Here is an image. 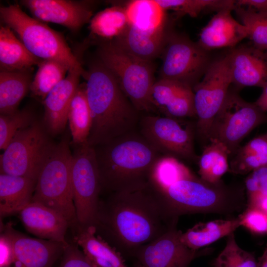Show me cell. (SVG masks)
<instances>
[{"mask_svg":"<svg viewBox=\"0 0 267 267\" xmlns=\"http://www.w3.org/2000/svg\"><path fill=\"white\" fill-rule=\"evenodd\" d=\"M254 254L240 248L234 232L227 236L225 247L212 262L213 267H257Z\"/></svg>","mask_w":267,"mask_h":267,"instance_id":"obj_36","label":"cell"},{"mask_svg":"<svg viewBox=\"0 0 267 267\" xmlns=\"http://www.w3.org/2000/svg\"><path fill=\"white\" fill-rule=\"evenodd\" d=\"M266 52H267V50H266Z\"/></svg>","mask_w":267,"mask_h":267,"instance_id":"obj_48","label":"cell"},{"mask_svg":"<svg viewBox=\"0 0 267 267\" xmlns=\"http://www.w3.org/2000/svg\"><path fill=\"white\" fill-rule=\"evenodd\" d=\"M83 77L91 117L88 143L95 147L135 130L139 112L103 63L92 64Z\"/></svg>","mask_w":267,"mask_h":267,"instance_id":"obj_3","label":"cell"},{"mask_svg":"<svg viewBox=\"0 0 267 267\" xmlns=\"http://www.w3.org/2000/svg\"><path fill=\"white\" fill-rule=\"evenodd\" d=\"M76 229L74 242L94 267H128L120 252L96 234L94 226Z\"/></svg>","mask_w":267,"mask_h":267,"instance_id":"obj_23","label":"cell"},{"mask_svg":"<svg viewBox=\"0 0 267 267\" xmlns=\"http://www.w3.org/2000/svg\"><path fill=\"white\" fill-rule=\"evenodd\" d=\"M59 267H94L74 243H68L64 248Z\"/></svg>","mask_w":267,"mask_h":267,"instance_id":"obj_41","label":"cell"},{"mask_svg":"<svg viewBox=\"0 0 267 267\" xmlns=\"http://www.w3.org/2000/svg\"><path fill=\"white\" fill-rule=\"evenodd\" d=\"M177 226L137 250L134 258L141 267H188L194 260L210 252L193 250L183 244L180 239L182 232Z\"/></svg>","mask_w":267,"mask_h":267,"instance_id":"obj_14","label":"cell"},{"mask_svg":"<svg viewBox=\"0 0 267 267\" xmlns=\"http://www.w3.org/2000/svg\"><path fill=\"white\" fill-rule=\"evenodd\" d=\"M0 226L12 244L14 261L12 267H51L68 244L30 237L15 230L10 222Z\"/></svg>","mask_w":267,"mask_h":267,"instance_id":"obj_15","label":"cell"},{"mask_svg":"<svg viewBox=\"0 0 267 267\" xmlns=\"http://www.w3.org/2000/svg\"><path fill=\"white\" fill-rule=\"evenodd\" d=\"M31 70L0 71V114H9L17 110L21 100L30 90L32 82Z\"/></svg>","mask_w":267,"mask_h":267,"instance_id":"obj_27","label":"cell"},{"mask_svg":"<svg viewBox=\"0 0 267 267\" xmlns=\"http://www.w3.org/2000/svg\"><path fill=\"white\" fill-rule=\"evenodd\" d=\"M14 261L10 239L4 232L0 235V267H12Z\"/></svg>","mask_w":267,"mask_h":267,"instance_id":"obj_42","label":"cell"},{"mask_svg":"<svg viewBox=\"0 0 267 267\" xmlns=\"http://www.w3.org/2000/svg\"><path fill=\"white\" fill-rule=\"evenodd\" d=\"M94 148L101 193L107 194L147 186L156 164L163 156L135 130Z\"/></svg>","mask_w":267,"mask_h":267,"instance_id":"obj_2","label":"cell"},{"mask_svg":"<svg viewBox=\"0 0 267 267\" xmlns=\"http://www.w3.org/2000/svg\"><path fill=\"white\" fill-rule=\"evenodd\" d=\"M231 160L229 170L232 173L244 175L267 165V155H263L245 150L240 147Z\"/></svg>","mask_w":267,"mask_h":267,"instance_id":"obj_38","label":"cell"},{"mask_svg":"<svg viewBox=\"0 0 267 267\" xmlns=\"http://www.w3.org/2000/svg\"><path fill=\"white\" fill-rule=\"evenodd\" d=\"M198 159L200 178L209 182L217 183L229 170L228 158L230 153L221 141L209 140Z\"/></svg>","mask_w":267,"mask_h":267,"instance_id":"obj_29","label":"cell"},{"mask_svg":"<svg viewBox=\"0 0 267 267\" xmlns=\"http://www.w3.org/2000/svg\"><path fill=\"white\" fill-rule=\"evenodd\" d=\"M236 6L248 7L257 11L267 12V0H238Z\"/></svg>","mask_w":267,"mask_h":267,"instance_id":"obj_43","label":"cell"},{"mask_svg":"<svg viewBox=\"0 0 267 267\" xmlns=\"http://www.w3.org/2000/svg\"><path fill=\"white\" fill-rule=\"evenodd\" d=\"M231 11L217 12L201 29L197 43L204 49L232 47L248 38L247 27L233 18Z\"/></svg>","mask_w":267,"mask_h":267,"instance_id":"obj_21","label":"cell"},{"mask_svg":"<svg viewBox=\"0 0 267 267\" xmlns=\"http://www.w3.org/2000/svg\"><path fill=\"white\" fill-rule=\"evenodd\" d=\"M238 218L240 226L257 235L267 234V215L257 208L247 207Z\"/></svg>","mask_w":267,"mask_h":267,"instance_id":"obj_40","label":"cell"},{"mask_svg":"<svg viewBox=\"0 0 267 267\" xmlns=\"http://www.w3.org/2000/svg\"><path fill=\"white\" fill-rule=\"evenodd\" d=\"M82 75L69 71L66 77L47 95L43 103L44 121L48 131L52 134L61 132L68 122L70 106L79 86Z\"/></svg>","mask_w":267,"mask_h":267,"instance_id":"obj_20","label":"cell"},{"mask_svg":"<svg viewBox=\"0 0 267 267\" xmlns=\"http://www.w3.org/2000/svg\"><path fill=\"white\" fill-rule=\"evenodd\" d=\"M125 8L112 6L94 15L89 22L90 35L102 42L111 41L121 35L129 25Z\"/></svg>","mask_w":267,"mask_h":267,"instance_id":"obj_28","label":"cell"},{"mask_svg":"<svg viewBox=\"0 0 267 267\" xmlns=\"http://www.w3.org/2000/svg\"><path fill=\"white\" fill-rule=\"evenodd\" d=\"M72 142L79 145L87 142L91 117L86 90V83L79 84L72 100L68 116Z\"/></svg>","mask_w":267,"mask_h":267,"instance_id":"obj_30","label":"cell"},{"mask_svg":"<svg viewBox=\"0 0 267 267\" xmlns=\"http://www.w3.org/2000/svg\"><path fill=\"white\" fill-rule=\"evenodd\" d=\"M232 84L242 88L267 84V52L254 45L238 47L228 53Z\"/></svg>","mask_w":267,"mask_h":267,"instance_id":"obj_18","label":"cell"},{"mask_svg":"<svg viewBox=\"0 0 267 267\" xmlns=\"http://www.w3.org/2000/svg\"><path fill=\"white\" fill-rule=\"evenodd\" d=\"M247 207L257 208L267 215V195L258 200L252 206Z\"/></svg>","mask_w":267,"mask_h":267,"instance_id":"obj_45","label":"cell"},{"mask_svg":"<svg viewBox=\"0 0 267 267\" xmlns=\"http://www.w3.org/2000/svg\"><path fill=\"white\" fill-rule=\"evenodd\" d=\"M165 27L146 31L129 24L121 35L111 41L130 53L152 62L162 54L167 34Z\"/></svg>","mask_w":267,"mask_h":267,"instance_id":"obj_22","label":"cell"},{"mask_svg":"<svg viewBox=\"0 0 267 267\" xmlns=\"http://www.w3.org/2000/svg\"><path fill=\"white\" fill-rule=\"evenodd\" d=\"M37 180L21 176L0 173V218L18 213L30 203Z\"/></svg>","mask_w":267,"mask_h":267,"instance_id":"obj_24","label":"cell"},{"mask_svg":"<svg viewBox=\"0 0 267 267\" xmlns=\"http://www.w3.org/2000/svg\"><path fill=\"white\" fill-rule=\"evenodd\" d=\"M159 198L169 218L178 220L191 214H229L245 205L241 187L206 181L193 176L164 186L150 184Z\"/></svg>","mask_w":267,"mask_h":267,"instance_id":"obj_4","label":"cell"},{"mask_svg":"<svg viewBox=\"0 0 267 267\" xmlns=\"http://www.w3.org/2000/svg\"><path fill=\"white\" fill-rule=\"evenodd\" d=\"M234 10L242 24L247 27L248 38L252 41L253 45L261 50H267V12L237 6Z\"/></svg>","mask_w":267,"mask_h":267,"instance_id":"obj_35","label":"cell"},{"mask_svg":"<svg viewBox=\"0 0 267 267\" xmlns=\"http://www.w3.org/2000/svg\"><path fill=\"white\" fill-rule=\"evenodd\" d=\"M194 174L178 159L163 156L156 164L149 180L154 186H164Z\"/></svg>","mask_w":267,"mask_h":267,"instance_id":"obj_34","label":"cell"},{"mask_svg":"<svg viewBox=\"0 0 267 267\" xmlns=\"http://www.w3.org/2000/svg\"><path fill=\"white\" fill-rule=\"evenodd\" d=\"M162 55L160 79L178 81L192 88L211 62L207 51L197 43L174 33H167Z\"/></svg>","mask_w":267,"mask_h":267,"instance_id":"obj_12","label":"cell"},{"mask_svg":"<svg viewBox=\"0 0 267 267\" xmlns=\"http://www.w3.org/2000/svg\"><path fill=\"white\" fill-rule=\"evenodd\" d=\"M261 136H262L267 141V132L265 134L261 135Z\"/></svg>","mask_w":267,"mask_h":267,"instance_id":"obj_47","label":"cell"},{"mask_svg":"<svg viewBox=\"0 0 267 267\" xmlns=\"http://www.w3.org/2000/svg\"><path fill=\"white\" fill-rule=\"evenodd\" d=\"M21 4L31 12L33 18L43 22L62 25L77 31L93 17L89 2L69 0H23Z\"/></svg>","mask_w":267,"mask_h":267,"instance_id":"obj_16","label":"cell"},{"mask_svg":"<svg viewBox=\"0 0 267 267\" xmlns=\"http://www.w3.org/2000/svg\"><path fill=\"white\" fill-rule=\"evenodd\" d=\"M75 145L71 181L78 226H94L101 193L95 150L87 142Z\"/></svg>","mask_w":267,"mask_h":267,"instance_id":"obj_8","label":"cell"},{"mask_svg":"<svg viewBox=\"0 0 267 267\" xmlns=\"http://www.w3.org/2000/svg\"><path fill=\"white\" fill-rule=\"evenodd\" d=\"M266 120L265 112L255 103L247 102L237 93L229 91L213 121L208 140H218L227 147L230 154H234L243 139Z\"/></svg>","mask_w":267,"mask_h":267,"instance_id":"obj_10","label":"cell"},{"mask_svg":"<svg viewBox=\"0 0 267 267\" xmlns=\"http://www.w3.org/2000/svg\"><path fill=\"white\" fill-rule=\"evenodd\" d=\"M231 84L227 53L211 62L202 80L193 88L196 130L202 138L208 140L213 121L222 106Z\"/></svg>","mask_w":267,"mask_h":267,"instance_id":"obj_11","label":"cell"},{"mask_svg":"<svg viewBox=\"0 0 267 267\" xmlns=\"http://www.w3.org/2000/svg\"><path fill=\"white\" fill-rule=\"evenodd\" d=\"M34 122L33 113L28 109L17 110L9 114H0V149L4 150L18 132Z\"/></svg>","mask_w":267,"mask_h":267,"instance_id":"obj_37","label":"cell"},{"mask_svg":"<svg viewBox=\"0 0 267 267\" xmlns=\"http://www.w3.org/2000/svg\"><path fill=\"white\" fill-rule=\"evenodd\" d=\"M240 226L238 217L198 223L181 232L180 239L189 248L197 251L227 236Z\"/></svg>","mask_w":267,"mask_h":267,"instance_id":"obj_26","label":"cell"},{"mask_svg":"<svg viewBox=\"0 0 267 267\" xmlns=\"http://www.w3.org/2000/svg\"><path fill=\"white\" fill-rule=\"evenodd\" d=\"M26 229L39 238L67 244L66 234L70 224L56 211L31 201L19 213Z\"/></svg>","mask_w":267,"mask_h":267,"instance_id":"obj_19","label":"cell"},{"mask_svg":"<svg viewBox=\"0 0 267 267\" xmlns=\"http://www.w3.org/2000/svg\"><path fill=\"white\" fill-rule=\"evenodd\" d=\"M42 59L32 54L8 26L0 27V71H18L32 69Z\"/></svg>","mask_w":267,"mask_h":267,"instance_id":"obj_25","label":"cell"},{"mask_svg":"<svg viewBox=\"0 0 267 267\" xmlns=\"http://www.w3.org/2000/svg\"><path fill=\"white\" fill-rule=\"evenodd\" d=\"M166 11L172 10L179 15L195 17L206 12H218L223 9L234 10L236 0H156Z\"/></svg>","mask_w":267,"mask_h":267,"instance_id":"obj_33","label":"cell"},{"mask_svg":"<svg viewBox=\"0 0 267 267\" xmlns=\"http://www.w3.org/2000/svg\"><path fill=\"white\" fill-rule=\"evenodd\" d=\"M262 92L255 102L265 112H267V84L263 88Z\"/></svg>","mask_w":267,"mask_h":267,"instance_id":"obj_44","label":"cell"},{"mask_svg":"<svg viewBox=\"0 0 267 267\" xmlns=\"http://www.w3.org/2000/svg\"><path fill=\"white\" fill-rule=\"evenodd\" d=\"M30 85L32 95L43 102L49 92L65 77L69 68L52 60H42Z\"/></svg>","mask_w":267,"mask_h":267,"instance_id":"obj_32","label":"cell"},{"mask_svg":"<svg viewBox=\"0 0 267 267\" xmlns=\"http://www.w3.org/2000/svg\"><path fill=\"white\" fill-rule=\"evenodd\" d=\"M150 102L154 112L164 116L180 119L196 117L193 88L185 84L160 79L151 88Z\"/></svg>","mask_w":267,"mask_h":267,"instance_id":"obj_17","label":"cell"},{"mask_svg":"<svg viewBox=\"0 0 267 267\" xmlns=\"http://www.w3.org/2000/svg\"><path fill=\"white\" fill-rule=\"evenodd\" d=\"M54 144L42 126L35 121L18 132L0 155V173L37 180Z\"/></svg>","mask_w":267,"mask_h":267,"instance_id":"obj_9","label":"cell"},{"mask_svg":"<svg viewBox=\"0 0 267 267\" xmlns=\"http://www.w3.org/2000/svg\"><path fill=\"white\" fill-rule=\"evenodd\" d=\"M170 219L148 184L134 190L114 192L100 199L94 226L96 234L125 258H134L141 246L177 224Z\"/></svg>","mask_w":267,"mask_h":267,"instance_id":"obj_1","label":"cell"},{"mask_svg":"<svg viewBox=\"0 0 267 267\" xmlns=\"http://www.w3.org/2000/svg\"><path fill=\"white\" fill-rule=\"evenodd\" d=\"M247 206H252L258 200L267 195V165L251 173L245 180Z\"/></svg>","mask_w":267,"mask_h":267,"instance_id":"obj_39","label":"cell"},{"mask_svg":"<svg viewBox=\"0 0 267 267\" xmlns=\"http://www.w3.org/2000/svg\"><path fill=\"white\" fill-rule=\"evenodd\" d=\"M72 153L65 139L56 144L45 158L38 175L31 201L62 215L70 226H78L71 181Z\"/></svg>","mask_w":267,"mask_h":267,"instance_id":"obj_6","label":"cell"},{"mask_svg":"<svg viewBox=\"0 0 267 267\" xmlns=\"http://www.w3.org/2000/svg\"><path fill=\"white\" fill-rule=\"evenodd\" d=\"M0 17L36 57L58 61L84 76L86 71L60 33L29 16L17 4L0 6Z\"/></svg>","mask_w":267,"mask_h":267,"instance_id":"obj_5","label":"cell"},{"mask_svg":"<svg viewBox=\"0 0 267 267\" xmlns=\"http://www.w3.org/2000/svg\"><path fill=\"white\" fill-rule=\"evenodd\" d=\"M257 267H267V245L262 255L259 259Z\"/></svg>","mask_w":267,"mask_h":267,"instance_id":"obj_46","label":"cell"},{"mask_svg":"<svg viewBox=\"0 0 267 267\" xmlns=\"http://www.w3.org/2000/svg\"><path fill=\"white\" fill-rule=\"evenodd\" d=\"M139 132L163 156L195 161L194 128L180 119L148 115L140 119Z\"/></svg>","mask_w":267,"mask_h":267,"instance_id":"obj_13","label":"cell"},{"mask_svg":"<svg viewBox=\"0 0 267 267\" xmlns=\"http://www.w3.org/2000/svg\"><path fill=\"white\" fill-rule=\"evenodd\" d=\"M129 24L137 28L153 31L165 27V10L156 0H134L125 7Z\"/></svg>","mask_w":267,"mask_h":267,"instance_id":"obj_31","label":"cell"},{"mask_svg":"<svg viewBox=\"0 0 267 267\" xmlns=\"http://www.w3.org/2000/svg\"><path fill=\"white\" fill-rule=\"evenodd\" d=\"M98 55L136 109L154 112L150 102V91L155 82L152 62L130 53L113 41L100 43Z\"/></svg>","mask_w":267,"mask_h":267,"instance_id":"obj_7","label":"cell"}]
</instances>
